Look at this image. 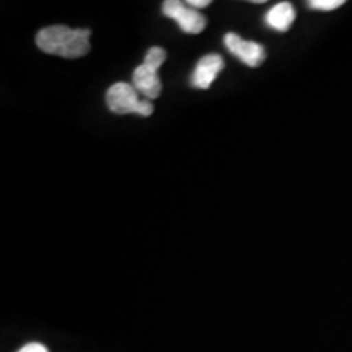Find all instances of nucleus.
I'll use <instances>...</instances> for the list:
<instances>
[{
	"label": "nucleus",
	"mask_w": 352,
	"mask_h": 352,
	"mask_svg": "<svg viewBox=\"0 0 352 352\" xmlns=\"http://www.w3.org/2000/svg\"><path fill=\"white\" fill-rule=\"evenodd\" d=\"M222 69H223L222 56L208 54L201 57L191 77L192 87L201 88V90H208V88L212 85L215 78L219 77L220 70Z\"/></svg>",
	"instance_id": "423d86ee"
},
{
	"label": "nucleus",
	"mask_w": 352,
	"mask_h": 352,
	"mask_svg": "<svg viewBox=\"0 0 352 352\" xmlns=\"http://www.w3.org/2000/svg\"><path fill=\"white\" fill-rule=\"evenodd\" d=\"M19 352H50V351H47V347L41 344V342H30V344L21 347Z\"/></svg>",
	"instance_id": "1a4fd4ad"
},
{
	"label": "nucleus",
	"mask_w": 352,
	"mask_h": 352,
	"mask_svg": "<svg viewBox=\"0 0 352 352\" xmlns=\"http://www.w3.org/2000/svg\"><path fill=\"white\" fill-rule=\"evenodd\" d=\"M162 12L171 20H175L183 30V33L188 34L201 33L208 25V19L204 15H201L195 8L188 7L186 3L178 2V0H166L162 6Z\"/></svg>",
	"instance_id": "20e7f679"
},
{
	"label": "nucleus",
	"mask_w": 352,
	"mask_h": 352,
	"mask_svg": "<svg viewBox=\"0 0 352 352\" xmlns=\"http://www.w3.org/2000/svg\"><path fill=\"white\" fill-rule=\"evenodd\" d=\"M166 51L164 47L153 46L145 54L144 63L135 67L134 76H132V85L139 94L145 98H158L162 91V82L158 77V67L165 63Z\"/></svg>",
	"instance_id": "f03ea898"
},
{
	"label": "nucleus",
	"mask_w": 352,
	"mask_h": 352,
	"mask_svg": "<svg viewBox=\"0 0 352 352\" xmlns=\"http://www.w3.org/2000/svg\"><path fill=\"white\" fill-rule=\"evenodd\" d=\"M344 6V0H310L308 2V7L314 8V10H323V12H329V10H336Z\"/></svg>",
	"instance_id": "6e6552de"
},
{
	"label": "nucleus",
	"mask_w": 352,
	"mask_h": 352,
	"mask_svg": "<svg viewBox=\"0 0 352 352\" xmlns=\"http://www.w3.org/2000/svg\"><path fill=\"white\" fill-rule=\"evenodd\" d=\"M296 16H297V12L292 3L280 2V3H276V6L266 13L264 21H266V25L270 26V28L276 30V32L284 33L287 32L290 26H292Z\"/></svg>",
	"instance_id": "0eeeda50"
},
{
	"label": "nucleus",
	"mask_w": 352,
	"mask_h": 352,
	"mask_svg": "<svg viewBox=\"0 0 352 352\" xmlns=\"http://www.w3.org/2000/svg\"><path fill=\"white\" fill-rule=\"evenodd\" d=\"M107 104L109 111L114 114H139V116H151L153 104L151 100H140L139 91L132 83L118 82L108 88Z\"/></svg>",
	"instance_id": "7ed1b4c3"
},
{
	"label": "nucleus",
	"mask_w": 352,
	"mask_h": 352,
	"mask_svg": "<svg viewBox=\"0 0 352 352\" xmlns=\"http://www.w3.org/2000/svg\"><path fill=\"white\" fill-rule=\"evenodd\" d=\"M91 32L85 28L72 30L65 25H52L39 30L36 46L46 54H56L65 59H77L90 52Z\"/></svg>",
	"instance_id": "f257e3e1"
},
{
	"label": "nucleus",
	"mask_w": 352,
	"mask_h": 352,
	"mask_svg": "<svg viewBox=\"0 0 352 352\" xmlns=\"http://www.w3.org/2000/svg\"><path fill=\"white\" fill-rule=\"evenodd\" d=\"M188 7L191 8H204V7H209L210 6V0H189V2H186Z\"/></svg>",
	"instance_id": "9d476101"
},
{
	"label": "nucleus",
	"mask_w": 352,
	"mask_h": 352,
	"mask_svg": "<svg viewBox=\"0 0 352 352\" xmlns=\"http://www.w3.org/2000/svg\"><path fill=\"white\" fill-rule=\"evenodd\" d=\"M226 47L232 52L236 59L250 65V67H259L266 59V50L259 43L246 41L236 33H227L223 38Z\"/></svg>",
	"instance_id": "39448f33"
}]
</instances>
